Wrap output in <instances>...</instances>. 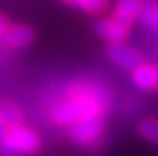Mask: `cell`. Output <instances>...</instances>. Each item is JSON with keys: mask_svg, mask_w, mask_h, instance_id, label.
Masks as SVG:
<instances>
[{"mask_svg": "<svg viewBox=\"0 0 158 156\" xmlns=\"http://www.w3.org/2000/svg\"><path fill=\"white\" fill-rule=\"evenodd\" d=\"M114 107V93L106 83L91 78H78L67 83L62 97L50 112L54 126L69 127L77 121L94 116H106Z\"/></svg>", "mask_w": 158, "mask_h": 156, "instance_id": "cell-1", "label": "cell"}, {"mask_svg": "<svg viewBox=\"0 0 158 156\" xmlns=\"http://www.w3.org/2000/svg\"><path fill=\"white\" fill-rule=\"evenodd\" d=\"M106 131H107L106 116H94L77 121L75 124L69 126L66 135L72 145L88 148V146L99 143Z\"/></svg>", "mask_w": 158, "mask_h": 156, "instance_id": "cell-2", "label": "cell"}, {"mask_svg": "<svg viewBox=\"0 0 158 156\" xmlns=\"http://www.w3.org/2000/svg\"><path fill=\"white\" fill-rule=\"evenodd\" d=\"M2 145L21 153L23 156H32L37 154L42 148V137L34 127L27 124H19L10 127L5 139L2 140Z\"/></svg>", "mask_w": 158, "mask_h": 156, "instance_id": "cell-3", "label": "cell"}, {"mask_svg": "<svg viewBox=\"0 0 158 156\" xmlns=\"http://www.w3.org/2000/svg\"><path fill=\"white\" fill-rule=\"evenodd\" d=\"M106 58L107 61L115 66L120 70L131 72L137 66L145 62V56L142 51H139L126 43H118V45H107L106 48Z\"/></svg>", "mask_w": 158, "mask_h": 156, "instance_id": "cell-4", "label": "cell"}, {"mask_svg": "<svg viewBox=\"0 0 158 156\" xmlns=\"http://www.w3.org/2000/svg\"><path fill=\"white\" fill-rule=\"evenodd\" d=\"M93 30L98 35V38L106 42L107 45H118L126 43L129 34H131V27L115 19L114 16H107L96 19L93 24Z\"/></svg>", "mask_w": 158, "mask_h": 156, "instance_id": "cell-5", "label": "cell"}, {"mask_svg": "<svg viewBox=\"0 0 158 156\" xmlns=\"http://www.w3.org/2000/svg\"><path fill=\"white\" fill-rule=\"evenodd\" d=\"M37 38V32L32 26L24 22H15L6 27L2 37V43L10 50H24L34 45Z\"/></svg>", "mask_w": 158, "mask_h": 156, "instance_id": "cell-6", "label": "cell"}, {"mask_svg": "<svg viewBox=\"0 0 158 156\" xmlns=\"http://www.w3.org/2000/svg\"><path fill=\"white\" fill-rule=\"evenodd\" d=\"M131 81L133 85L145 93L158 91V67L150 62H142L134 70H131Z\"/></svg>", "mask_w": 158, "mask_h": 156, "instance_id": "cell-7", "label": "cell"}, {"mask_svg": "<svg viewBox=\"0 0 158 156\" xmlns=\"http://www.w3.org/2000/svg\"><path fill=\"white\" fill-rule=\"evenodd\" d=\"M144 3L145 0H117L112 16L131 27L136 21H139V14H141Z\"/></svg>", "mask_w": 158, "mask_h": 156, "instance_id": "cell-8", "label": "cell"}, {"mask_svg": "<svg viewBox=\"0 0 158 156\" xmlns=\"http://www.w3.org/2000/svg\"><path fill=\"white\" fill-rule=\"evenodd\" d=\"M61 2L67 6L78 8L91 16H99L109 8V0H61Z\"/></svg>", "mask_w": 158, "mask_h": 156, "instance_id": "cell-9", "label": "cell"}, {"mask_svg": "<svg viewBox=\"0 0 158 156\" xmlns=\"http://www.w3.org/2000/svg\"><path fill=\"white\" fill-rule=\"evenodd\" d=\"M0 113H2V116L5 118V121L8 123L10 127L24 124V120H26L24 112L21 110L19 105H16L11 100L0 99Z\"/></svg>", "mask_w": 158, "mask_h": 156, "instance_id": "cell-10", "label": "cell"}, {"mask_svg": "<svg viewBox=\"0 0 158 156\" xmlns=\"http://www.w3.org/2000/svg\"><path fill=\"white\" fill-rule=\"evenodd\" d=\"M136 132L141 139L148 143L158 145V120L152 116H145L136 123Z\"/></svg>", "mask_w": 158, "mask_h": 156, "instance_id": "cell-11", "label": "cell"}, {"mask_svg": "<svg viewBox=\"0 0 158 156\" xmlns=\"http://www.w3.org/2000/svg\"><path fill=\"white\" fill-rule=\"evenodd\" d=\"M139 22L148 30H158V2L156 0H148L144 3L141 14H139Z\"/></svg>", "mask_w": 158, "mask_h": 156, "instance_id": "cell-12", "label": "cell"}, {"mask_svg": "<svg viewBox=\"0 0 158 156\" xmlns=\"http://www.w3.org/2000/svg\"><path fill=\"white\" fill-rule=\"evenodd\" d=\"M10 24L11 22H10V19H8V16L5 13H0V42H2V37H3L6 27L10 26Z\"/></svg>", "mask_w": 158, "mask_h": 156, "instance_id": "cell-13", "label": "cell"}, {"mask_svg": "<svg viewBox=\"0 0 158 156\" xmlns=\"http://www.w3.org/2000/svg\"><path fill=\"white\" fill-rule=\"evenodd\" d=\"M10 131V126H8V123L5 121V118L2 116V113H0V143H2V140L5 139L6 132Z\"/></svg>", "mask_w": 158, "mask_h": 156, "instance_id": "cell-14", "label": "cell"}, {"mask_svg": "<svg viewBox=\"0 0 158 156\" xmlns=\"http://www.w3.org/2000/svg\"><path fill=\"white\" fill-rule=\"evenodd\" d=\"M0 156H23L21 153H18V151H15V150H11V148H8V146H5V145H2L0 143Z\"/></svg>", "mask_w": 158, "mask_h": 156, "instance_id": "cell-15", "label": "cell"}]
</instances>
